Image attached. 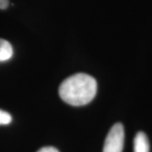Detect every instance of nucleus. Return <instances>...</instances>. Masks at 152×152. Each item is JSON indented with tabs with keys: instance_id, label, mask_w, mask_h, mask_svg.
I'll return each instance as SVG.
<instances>
[{
	"instance_id": "nucleus-6",
	"label": "nucleus",
	"mask_w": 152,
	"mask_h": 152,
	"mask_svg": "<svg viewBox=\"0 0 152 152\" xmlns=\"http://www.w3.org/2000/svg\"><path fill=\"white\" fill-rule=\"evenodd\" d=\"M37 152H59L56 148L53 146H46L42 147V149H40Z\"/></svg>"
},
{
	"instance_id": "nucleus-3",
	"label": "nucleus",
	"mask_w": 152,
	"mask_h": 152,
	"mask_svg": "<svg viewBox=\"0 0 152 152\" xmlns=\"http://www.w3.org/2000/svg\"><path fill=\"white\" fill-rule=\"evenodd\" d=\"M134 152H150V143L144 132H139L134 140Z\"/></svg>"
},
{
	"instance_id": "nucleus-4",
	"label": "nucleus",
	"mask_w": 152,
	"mask_h": 152,
	"mask_svg": "<svg viewBox=\"0 0 152 152\" xmlns=\"http://www.w3.org/2000/svg\"><path fill=\"white\" fill-rule=\"evenodd\" d=\"M14 51L11 44L4 39L0 38V62H5L13 57Z\"/></svg>"
},
{
	"instance_id": "nucleus-2",
	"label": "nucleus",
	"mask_w": 152,
	"mask_h": 152,
	"mask_svg": "<svg viewBox=\"0 0 152 152\" xmlns=\"http://www.w3.org/2000/svg\"><path fill=\"white\" fill-rule=\"evenodd\" d=\"M124 145V129L118 123L112 127L104 143L103 152H123Z\"/></svg>"
},
{
	"instance_id": "nucleus-5",
	"label": "nucleus",
	"mask_w": 152,
	"mask_h": 152,
	"mask_svg": "<svg viewBox=\"0 0 152 152\" xmlns=\"http://www.w3.org/2000/svg\"><path fill=\"white\" fill-rule=\"evenodd\" d=\"M12 122V117L9 113L0 110V125L10 124Z\"/></svg>"
},
{
	"instance_id": "nucleus-1",
	"label": "nucleus",
	"mask_w": 152,
	"mask_h": 152,
	"mask_svg": "<svg viewBox=\"0 0 152 152\" xmlns=\"http://www.w3.org/2000/svg\"><path fill=\"white\" fill-rule=\"evenodd\" d=\"M97 83L92 76L76 74L68 77L60 85V98L69 105L80 107L90 103L96 95Z\"/></svg>"
},
{
	"instance_id": "nucleus-7",
	"label": "nucleus",
	"mask_w": 152,
	"mask_h": 152,
	"mask_svg": "<svg viewBox=\"0 0 152 152\" xmlns=\"http://www.w3.org/2000/svg\"><path fill=\"white\" fill-rule=\"evenodd\" d=\"M9 0H0V10H5L9 7Z\"/></svg>"
}]
</instances>
